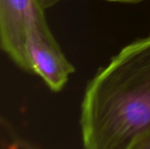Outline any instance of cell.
Returning <instances> with one entry per match:
<instances>
[{
	"mask_svg": "<svg viewBox=\"0 0 150 149\" xmlns=\"http://www.w3.org/2000/svg\"><path fill=\"white\" fill-rule=\"evenodd\" d=\"M83 149H128L150 129V34L122 48L88 83Z\"/></svg>",
	"mask_w": 150,
	"mask_h": 149,
	"instance_id": "obj_1",
	"label": "cell"
},
{
	"mask_svg": "<svg viewBox=\"0 0 150 149\" xmlns=\"http://www.w3.org/2000/svg\"><path fill=\"white\" fill-rule=\"evenodd\" d=\"M27 50L33 73L38 75L53 92L61 91L75 68L62 53L46 19L29 30Z\"/></svg>",
	"mask_w": 150,
	"mask_h": 149,
	"instance_id": "obj_3",
	"label": "cell"
},
{
	"mask_svg": "<svg viewBox=\"0 0 150 149\" xmlns=\"http://www.w3.org/2000/svg\"><path fill=\"white\" fill-rule=\"evenodd\" d=\"M40 4L44 10L49 9L55 4H59L62 1H66V0H38ZM106 2H111V3H119V4H135L142 3L145 0H105Z\"/></svg>",
	"mask_w": 150,
	"mask_h": 149,
	"instance_id": "obj_4",
	"label": "cell"
},
{
	"mask_svg": "<svg viewBox=\"0 0 150 149\" xmlns=\"http://www.w3.org/2000/svg\"><path fill=\"white\" fill-rule=\"evenodd\" d=\"M128 149H150V129L139 136Z\"/></svg>",
	"mask_w": 150,
	"mask_h": 149,
	"instance_id": "obj_5",
	"label": "cell"
},
{
	"mask_svg": "<svg viewBox=\"0 0 150 149\" xmlns=\"http://www.w3.org/2000/svg\"><path fill=\"white\" fill-rule=\"evenodd\" d=\"M38 0H0V40L2 50L25 72L33 73L27 50L28 32L45 18Z\"/></svg>",
	"mask_w": 150,
	"mask_h": 149,
	"instance_id": "obj_2",
	"label": "cell"
}]
</instances>
